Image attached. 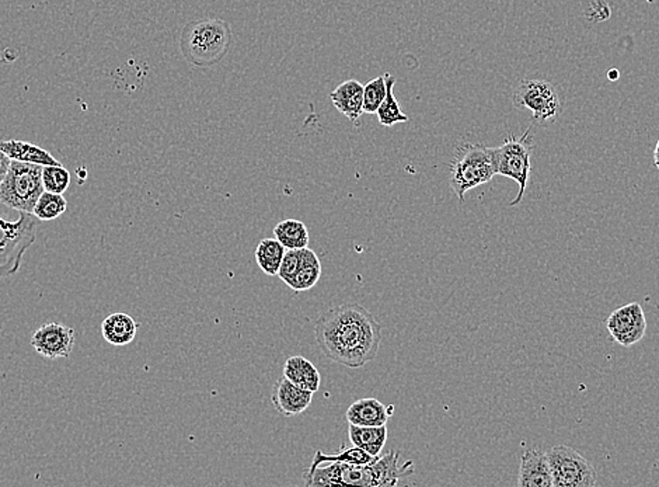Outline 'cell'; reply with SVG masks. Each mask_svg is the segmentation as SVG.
<instances>
[{
    "mask_svg": "<svg viewBox=\"0 0 659 487\" xmlns=\"http://www.w3.org/2000/svg\"><path fill=\"white\" fill-rule=\"evenodd\" d=\"M315 335L325 357L344 367L361 368L378 355L382 326L361 305L344 304L317 319Z\"/></svg>",
    "mask_w": 659,
    "mask_h": 487,
    "instance_id": "1",
    "label": "cell"
},
{
    "mask_svg": "<svg viewBox=\"0 0 659 487\" xmlns=\"http://www.w3.org/2000/svg\"><path fill=\"white\" fill-rule=\"evenodd\" d=\"M414 474L413 462L400 464V453L389 451L386 455H379L375 461L366 465L350 464H327L315 471L305 473L307 486H361L390 487L396 486L401 479Z\"/></svg>",
    "mask_w": 659,
    "mask_h": 487,
    "instance_id": "2",
    "label": "cell"
},
{
    "mask_svg": "<svg viewBox=\"0 0 659 487\" xmlns=\"http://www.w3.org/2000/svg\"><path fill=\"white\" fill-rule=\"evenodd\" d=\"M232 29L221 19H201L187 24L180 48L188 62L199 68L219 64L229 52Z\"/></svg>",
    "mask_w": 659,
    "mask_h": 487,
    "instance_id": "3",
    "label": "cell"
},
{
    "mask_svg": "<svg viewBox=\"0 0 659 487\" xmlns=\"http://www.w3.org/2000/svg\"><path fill=\"white\" fill-rule=\"evenodd\" d=\"M490 153L496 174L512 179L519 186L517 198L509 204L511 207L519 206L524 201L532 170L534 138L530 135V130L522 136H508L501 146L490 148Z\"/></svg>",
    "mask_w": 659,
    "mask_h": 487,
    "instance_id": "4",
    "label": "cell"
},
{
    "mask_svg": "<svg viewBox=\"0 0 659 487\" xmlns=\"http://www.w3.org/2000/svg\"><path fill=\"white\" fill-rule=\"evenodd\" d=\"M41 165L12 161L6 178L0 183V203L24 214H32L44 193Z\"/></svg>",
    "mask_w": 659,
    "mask_h": 487,
    "instance_id": "5",
    "label": "cell"
},
{
    "mask_svg": "<svg viewBox=\"0 0 659 487\" xmlns=\"http://www.w3.org/2000/svg\"><path fill=\"white\" fill-rule=\"evenodd\" d=\"M496 176L492 166L490 148L484 145L467 143L462 149L458 158L454 159L451 168L452 191L463 203L464 194L473 190L481 184L489 183Z\"/></svg>",
    "mask_w": 659,
    "mask_h": 487,
    "instance_id": "6",
    "label": "cell"
},
{
    "mask_svg": "<svg viewBox=\"0 0 659 487\" xmlns=\"http://www.w3.org/2000/svg\"><path fill=\"white\" fill-rule=\"evenodd\" d=\"M512 100L519 110H529L539 125L553 123L562 113L559 93L547 80H522L515 89Z\"/></svg>",
    "mask_w": 659,
    "mask_h": 487,
    "instance_id": "7",
    "label": "cell"
},
{
    "mask_svg": "<svg viewBox=\"0 0 659 487\" xmlns=\"http://www.w3.org/2000/svg\"><path fill=\"white\" fill-rule=\"evenodd\" d=\"M553 487L597 486L598 474L584 456L567 446H555L547 451Z\"/></svg>",
    "mask_w": 659,
    "mask_h": 487,
    "instance_id": "8",
    "label": "cell"
},
{
    "mask_svg": "<svg viewBox=\"0 0 659 487\" xmlns=\"http://www.w3.org/2000/svg\"><path fill=\"white\" fill-rule=\"evenodd\" d=\"M606 326L618 345L623 347H630V345H637L645 335L647 319H645L641 305L633 302V304L618 308L615 312H612L606 322Z\"/></svg>",
    "mask_w": 659,
    "mask_h": 487,
    "instance_id": "9",
    "label": "cell"
},
{
    "mask_svg": "<svg viewBox=\"0 0 659 487\" xmlns=\"http://www.w3.org/2000/svg\"><path fill=\"white\" fill-rule=\"evenodd\" d=\"M75 343V329L65 326L62 323H45L32 335V348L38 354L48 360L69 357Z\"/></svg>",
    "mask_w": 659,
    "mask_h": 487,
    "instance_id": "10",
    "label": "cell"
},
{
    "mask_svg": "<svg viewBox=\"0 0 659 487\" xmlns=\"http://www.w3.org/2000/svg\"><path fill=\"white\" fill-rule=\"evenodd\" d=\"M313 392L303 390L300 386L282 377L277 381L272 390L271 402L275 410L285 418L302 415L312 403Z\"/></svg>",
    "mask_w": 659,
    "mask_h": 487,
    "instance_id": "11",
    "label": "cell"
},
{
    "mask_svg": "<svg viewBox=\"0 0 659 487\" xmlns=\"http://www.w3.org/2000/svg\"><path fill=\"white\" fill-rule=\"evenodd\" d=\"M519 487H553L547 454L540 449L530 448L525 451L519 466Z\"/></svg>",
    "mask_w": 659,
    "mask_h": 487,
    "instance_id": "12",
    "label": "cell"
},
{
    "mask_svg": "<svg viewBox=\"0 0 659 487\" xmlns=\"http://www.w3.org/2000/svg\"><path fill=\"white\" fill-rule=\"evenodd\" d=\"M334 107L350 121L360 120L363 115V86L358 80H345L330 93Z\"/></svg>",
    "mask_w": 659,
    "mask_h": 487,
    "instance_id": "13",
    "label": "cell"
},
{
    "mask_svg": "<svg viewBox=\"0 0 659 487\" xmlns=\"http://www.w3.org/2000/svg\"><path fill=\"white\" fill-rule=\"evenodd\" d=\"M348 423L362 427L388 426L389 410L375 398H362L348 408Z\"/></svg>",
    "mask_w": 659,
    "mask_h": 487,
    "instance_id": "14",
    "label": "cell"
},
{
    "mask_svg": "<svg viewBox=\"0 0 659 487\" xmlns=\"http://www.w3.org/2000/svg\"><path fill=\"white\" fill-rule=\"evenodd\" d=\"M284 377L295 385L313 393L319 391L320 382H322L317 368L315 367L312 361L302 355H294L285 361Z\"/></svg>",
    "mask_w": 659,
    "mask_h": 487,
    "instance_id": "15",
    "label": "cell"
},
{
    "mask_svg": "<svg viewBox=\"0 0 659 487\" xmlns=\"http://www.w3.org/2000/svg\"><path fill=\"white\" fill-rule=\"evenodd\" d=\"M0 149L12 161H24V163L41 166L60 165V161H58L48 151L34 145V143L24 142V141H2L0 142Z\"/></svg>",
    "mask_w": 659,
    "mask_h": 487,
    "instance_id": "16",
    "label": "cell"
},
{
    "mask_svg": "<svg viewBox=\"0 0 659 487\" xmlns=\"http://www.w3.org/2000/svg\"><path fill=\"white\" fill-rule=\"evenodd\" d=\"M138 327V322L130 315L113 314L101 323V335L110 345H126L135 339Z\"/></svg>",
    "mask_w": 659,
    "mask_h": 487,
    "instance_id": "17",
    "label": "cell"
},
{
    "mask_svg": "<svg viewBox=\"0 0 659 487\" xmlns=\"http://www.w3.org/2000/svg\"><path fill=\"white\" fill-rule=\"evenodd\" d=\"M348 438L352 446L363 449L372 456L382 455L386 441H388V426L379 427H362L350 424L348 427Z\"/></svg>",
    "mask_w": 659,
    "mask_h": 487,
    "instance_id": "18",
    "label": "cell"
},
{
    "mask_svg": "<svg viewBox=\"0 0 659 487\" xmlns=\"http://www.w3.org/2000/svg\"><path fill=\"white\" fill-rule=\"evenodd\" d=\"M320 277H322V263H320L319 257L315 251L305 247L300 269L287 285L295 292L309 291L319 282Z\"/></svg>",
    "mask_w": 659,
    "mask_h": 487,
    "instance_id": "19",
    "label": "cell"
},
{
    "mask_svg": "<svg viewBox=\"0 0 659 487\" xmlns=\"http://www.w3.org/2000/svg\"><path fill=\"white\" fill-rule=\"evenodd\" d=\"M274 237L287 251L309 246V231L307 225L297 219H285L275 225Z\"/></svg>",
    "mask_w": 659,
    "mask_h": 487,
    "instance_id": "20",
    "label": "cell"
},
{
    "mask_svg": "<svg viewBox=\"0 0 659 487\" xmlns=\"http://www.w3.org/2000/svg\"><path fill=\"white\" fill-rule=\"evenodd\" d=\"M285 252L287 249L275 237L262 239L256 249V262L261 271L270 277L278 276Z\"/></svg>",
    "mask_w": 659,
    "mask_h": 487,
    "instance_id": "21",
    "label": "cell"
},
{
    "mask_svg": "<svg viewBox=\"0 0 659 487\" xmlns=\"http://www.w3.org/2000/svg\"><path fill=\"white\" fill-rule=\"evenodd\" d=\"M385 78L388 93H386L382 105L376 111L379 123L386 128L393 127L395 124L408 123L410 117L401 111L400 105H398V98L395 96L396 78L391 77L390 73L388 72L385 73Z\"/></svg>",
    "mask_w": 659,
    "mask_h": 487,
    "instance_id": "22",
    "label": "cell"
},
{
    "mask_svg": "<svg viewBox=\"0 0 659 487\" xmlns=\"http://www.w3.org/2000/svg\"><path fill=\"white\" fill-rule=\"evenodd\" d=\"M376 458L378 456L370 455L366 451L355 446L352 448L343 449V451H338L335 454H325L323 451H317L315 454V458H313L312 465L309 466L307 472L315 471L319 466L334 464V462L350 464V465H366V464L375 461Z\"/></svg>",
    "mask_w": 659,
    "mask_h": 487,
    "instance_id": "23",
    "label": "cell"
},
{
    "mask_svg": "<svg viewBox=\"0 0 659 487\" xmlns=\"http://www.w3.org/2000/svg\"><path fill=\"white\" fill-rule=\"evenodd\" d=\"M67 209L68 201L63 198V194L44 191L35 203L32 216L41 221H52V219L59 218Z\"/></svg>",
    "mask_w": 659,
    "mask_h": 487,
    "instance_id": "24",
    "label": "cell"
},
{
    "mask_svg": "<svg viewBox=\"0 0 659 487\" xmlns=\"http://www.w3.org/2000/svg\"><path fill=\"white\" fill-rule=\"evenodd\" d=\"M388 93L385 75L370 80L363 86V113L375 115Z\"/></svg>",
    "mask_w": 659,
    "mask_h": 487,
    "instance_id": "25",
    "label": "cell"
},
{
    "mask_svg": "<svg viewBox=\"0 0 659 487\" xmlns=\"http://www.w3.org/2000/svg\"><path fill=\"white\" fill-rule=\"evenodd\" d=\"M42 184L48 193L63 194L69 188L70 173L62 165L44 166Z\"/></svg>",
    "mask_w": 659,
    "mask_h": 487,
    "instance_id": "26",
    "label": "cell"
},
{
    "mask_svg": "<svg viewBox=\"0 0 659 487\" xmlns=\"http://www.w3.org/2000/svg\"><path fill=\"white\" fill-rule=\"evenodd\" d=\"M303 249H305V247H303ZM303 249H295V251L285 252L281 267H279V271H278V277H279L285 284H288L290 280L294 279L297 270L300 269V264H302Z\"/></svg>",
    "mask_w": 659,
    "mask_h": 487,
    "instance_id": "27",
    "label": "cell"
},
{
    "mask_svg": "<svg viewBox=\"0 0 659 487\" xmlns=\"http://www.w3.org/2000/svg\"><path fill=\"white\" fill-rule=\"evenodd\" d=\"M612 9L609 5L606 4L605 0H592L590 6H588L587 12H585V17L587 20L592 23L605 22L609 19Z\"/></svg>",
    "mask_w": 659,
    "mask_h": 487,
    "instance_id": "28",
    "label": "cell"
},
{
    "mask_svg": "<svg viewBox=\"0 0 659 487\" xmlns=\"http://www.w3.org/2000/svg\"><path fill=\"white\" fill-rule=\"evenodd\" d=\"M10 163H12V159H10L9 156L2 151V149H0V183L4 181L5 178H6Z\"/></svg>",
    "mask_w": 659,
    "mask_h": 487,
    "instance_id": "29",
    "label": "cell"
},
{
    "mask_svg": "<svg viewBox=\"0 0 659 487\" xmlns=\"http://www.w3.org/2000/svg\"><path fill=\"white\" fill-rule=\"evenodd\" d=\"M654 161H655L656 168L659 169V140L656 142L655 151H654Z\"/></svg>",
    "mask_w": 659,
    "mask_h": 487,
    "instance_id": "30",
    "label": "cell"
},
{
    "mask_svg": "<svg viewBox=\"0 0 659 487\" xmlns=\"http://www.w3.org/2000/svg\"><path fill=\"white\" fill-rule=\"evenodd\" d=\"M608 77H609L610 80H618V69L609 70V73H608Z\"/></svg>",
    "mask_w": 659,
    "mask_h": 487,
    "instance_id": "31",
    "label": "cell"
}]
</instances>
